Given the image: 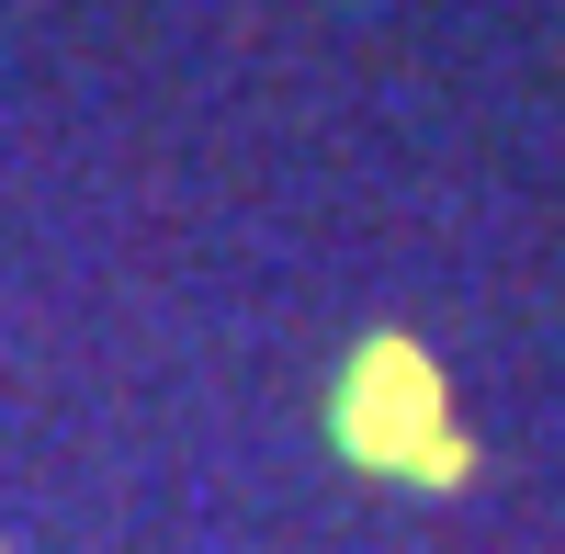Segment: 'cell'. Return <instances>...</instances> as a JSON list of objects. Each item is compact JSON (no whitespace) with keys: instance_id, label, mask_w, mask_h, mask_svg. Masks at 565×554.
Wrapping results in <instances>:
<instances>
[{"instance_id":"1","label":"cell","mask_w":565,"mask_h":554,"mask_svg":"<svg viewBox=\"0 0 565 554\" xmlns=\"http://www.w3.org/2000/svg\"><path fill=\"white\" fill-rule=\"evenodd\" d=\"M328 430L362 476H396V487H463L476 476V430H452V396H441V362L418 340H362L328 385Z\"/></svg>"}]
</instances>
